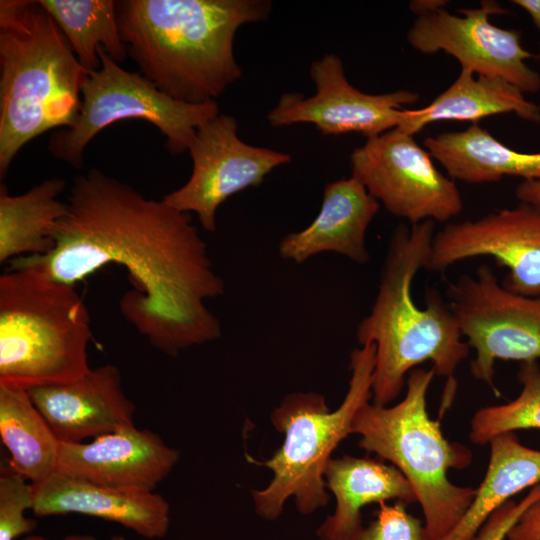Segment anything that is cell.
Wrapping results in <instances>:
<instances>
[{
	"mask_svg": "<svg viewBox=\"0 0 540 540\" xmlns=\"http://www.w3.org/2000/svg\"><path fill=\"white\" fill-rule=\"evenodd\" d=\"M407 505L379 504L376 518L354 540H430L424 521L409 513Z\"/></svg>",
	"mask_w": 540,
	"mask_h": 540,
	"instance_id": "obj_28",
	"label": "cell"
},
{
	"mask_svg": "<svg viewBox=\"0 0 540 540\" xmlns=\"http://www.w3.org/2000/svg\"><path fill=\"white\" fill-rule=\"evenodd\" d=\"M121 37L141 74L171 98L216 101L242 75L234 38L266 20L268 0L117 1Z\"/></svg>",
	"mask_w": 540,
	"mask_h": 540,
	"instance_id": "obj_2",
	"label": "cell"
},
{
	"mask_svg": "<svg viewBox=\"0 0 540 540\" xmlns=\"http://www.w3.org/2000/svg\"><path fill=\"white\" fill-rule=\"evenodd\" d=\"M505 113L540 124V105L528 101L524 93L498 77L478 75L461 68L456 80L429 105L407 109L398 128L415 135L437 121L459 120L477 123L479 120Z\"/></svg>",
	"mask_w": 540,
	"mask_h": 540,
	"instance_id": "obj_20",
	"label": "cell"
},
{
	"mask_svg": "<svg viewBox=\"0 0 540 540\" xmlns=\"http://www.w3.org/2000/svg\"><path fill=\"white\" fill-rule=\"evenodd\" d=\"M310 78L315 93H283L267 115L274 127L308 123L324 135L360 133L367 139L394 129L406 116V105L418 101L409 90L369 94L346 78L342 60L333 53L312 62Z\"/></svg>",
	"mask_w": 540,
	"mask_h": 540,
	"instance_id": "obj_13",
	"label": "cell"
},
{
	"mask_svg": "<svg viewBox=\"0 0 540 540\" xmlns=\"http://www.w3.org/2000/svg\"><path fill=\"white\" fill-rule=\"evenodd\" d=\"M99 69L82 87L80 111L67 128L53 133L51 155L73 168L83 165L84 151L105 127L125 119H143L166 138L171 154L188 151L199 127L220 114L216 101L184 103L161 92L141 73L122 68L101 47Z\"/></svg>",
	"mask_w": 540,
	"mask_h": 540,
	"instance_id": "obj_8",
	"label": "cell"
},
{
	"mask_svg": "<svg viewBox=\"0 0 540 540\" xmlns=\"http://www.w3.org/2000/svg\"><path fill=\"white\" fill-rule=\"evenodd\" d=\"M447 303L468 346L475 351L472 376L495 392V362L540 359V297L506 289L492 268L480 265L448 284Z\"/></svg>",
	"mask_w": 540,
	"mask_h": 540,
	"instance_id": "obj_9",
	"label": "cell"
},
{
	"mask_svg": "<svg viewBox=\"0 0 540 540\" xmlns=\"http://www.w3.org/2000/svg\"><path fill=\"white\" fill-rule=\"evenodd\" d=\"M434 228L433 221L395 228L374 304L357 326L359 345L376 348L372 381L376 405L387 406L395 400L406 385L407 374L430 361L435 374L448 380L444 400L448 406L454 396V374L469 355L470 347L462 340L447 301L430 289L423 308L412 295L413 281L430 255Z\"/></svg>",
	"mask_w": 540,
	"mask_h": 540,
	"instance_id": "obj_3",
	"label": "cell"
},
{
	"mask_svg": "<svg viewBox=\"0 0 540 540\" xmlns=\"http://www.w3.org/2000/svg\"><path fill=\"white\" fill-rule=\"evenodd\" d=\"M445 8L417 16L407 32L409 45L422 54L443 51L474 74L502 78L523 93L540 90V74L526 60L540 56L526 50L521 32L493 25L489 17L507 12L496 1H481L479 8Z\"/></svg>",
	"mask_w": 540,
	"mask_h": 540,
	"instance_id": "obj_12",
	"label": "cell"
},
{
	"mask_svg": "<svg viewBox=\"0 0 540 540\" xmlns=\"http://www.w3.org/2000/svg\"><path fill=\"white\" fill-rule=\"evenodd\" d=\"M435 371L413 369L406 379V393L393 406L370 401L356 413L351 434L358 446L389 461L409 481L422 509L430 540H441L459 523L476 488L450 481V469H465L473 455L466 446L449 441L439 420L427 411V393Z\"/></svg>",
	"mask_w": 540,
	"mask_h": 540,
	"instance_id": "obj_6",
	"label": "cell"
},
{
	"mask_svg": "<svg viewBox=\"0 0 540 540\" xmlns=\"http://www.w3.org/2000/svg\"><path fill=\"white\" fill-rule=\"evenodd\" d=\"M112 540H126V538L121 535H114L112 536Z\"/></svg>",
	"mask_w": 540,
	"mask_h": 540,
	"instance_id": "obj_35",
	"label": "cell"
},
{
	"mask_svg": "<svg viewBox=\"0 0 540 540\" xmlns=\"http://www.w3.org/2000/svg\"><path fill=\"white\" fill-rule=\"evenodd\" d=\"M481 256L508 269L502 282L506 289L540 297V211L520 203L476 220L446 224L433 237L425 269L442 272Z\"/></svg>",
	"mask_w": 540,
	"mask_h": 540,
	"instance_id": "obj_14",
	"label": "cell"
},
{
	"mask_svg": "<svg viewBox=\"0 0 540 540\" xmlns=\"http://www.w3.org/2000/svg\"><path fill=\"white\" fill-rule=\"evenodd\" d=\"M53 18L80 64L90 73L99 69V48L117 63L128 49L118 24L117 1L113 0H38Z\"/></svg>",
	"mask_w": 540,
	"mask_h": 540,
	"instance_id": "obj_25",
	"label": "cell"
},
{
	"mask_svg": "<svg viewBox=\"0 0 540 540\" xmlns=\"http://www.w3.org/2000/svg\"><path fill=\"white\" fill-rule=\"evenodd\" d=\"M376 348L366 344L350 354V380L342 403L333 411L316 392L286 395L270 414L274 428L284 435L280 448L264 461L248 457L272 470L270 483L252 491L256 514L278 519L290 498L298 512L310 515L329 502L324 472L333 451L348 435L359 409L372 398Z\"/></svg>",
	"mask_w": 540,
	"mask_h": 540,
	"instance_id": "obj_7",
	"label": "cell"
},
{
	"mask_svg": "<svg viewBox=\"0 0 540 540\" xmlns=\"http://www.w3.org/2000/svg\"><path fill=\"white\" fill-rule=\"evenodd\" d=\"M88 72L38 0L0 1V178L39 135L75 121Z\"/></svg>",
	"mask_w": 540,
	"mask_h": 540,
	"instance_id": "obj_4",
	"label": "cell"
},
{
	"mask_svg": "<svg viewBox=\"0 0 540 540\" xmlns=\"http://www.w3.org/2000/svg\"><path fill=\"white\" fill-rule=\"evenodd\" d=\"M179 459V451L158 434L134 425L90 442H60L56 471L95 484L153 491Z\"/></svg>",
	"mask_w": 540,
	"mask_h": 540,
	"instance_id": "obj_15",
	"label": "cell"
},
{
	"mask_svg": "<svg viewBox=\"0 0 540 540\" xmlns=\"http://www.w3.org/2000/svg\"><path fill=\"white\" fill-rule=\"evenodd\" d=\"M61 443H81L134 426L135 405L117 366L105 364L78 380L27 389Z\"/></svg>",
	"mask_w": 540,
	"mask_h": 540,
	"instance_id": "obj_16",
	"label": "cell"
},
{
	"mask_svg": "<svg viewBox=\"0 0 540 540\" xmlns=\"http://www.w3.org/2000/svg\"><path fill=\"white\" fill-rule=\"evenodd\" d=\"M379 208L380 203L355 177L330 182L316 218L303 230L285 235L279 254L302 264L322 252H334L365 264L370 259L366 232Z\"/></svg>",
	"mask_w": 540,
	"mask_h": 540,
	"instance_id": "obj_18",
	"label": "cell"
},
{
	"mask_svg": "<svg viewBox=\"0 0 540 540\" xmlns=\"http://www.w3.org/2000/svg\"><path fill=\"white\" fill-rule=\"evenodd\" d=\"M352 176L392 215L411 225L447 222L463 209L457 185L440 172L414 135L396 127L350 155Z\"/></svg>",
	"mask_w": 540,
	"mask_h": 540,
	"instance_id": "obj_10",
	"label": "cell"
},
{
	"mask_svg": "<svg viewBox=\"0 0 540 540\" xmlns=\"http://www.w3.org/2000/svg\"><path fill=\"white\" fill-rule=\"evenodd\" d=\"M519 395L508 403L478 409L470 422L473 444L486 445L503 433L540 429V366L538 361L521 363Z\"/></svg>",
	"mask_w": 540,
	"mask_h": 540,
	"instance_id": "obj_26",
	"label": "cell"
},
{
	"mask_svg": "<svg viewBox=\"0 0 540 540\" xmlns=\"http://www.w3.org/2000/svg\"><path fill=\"white\" fill-rule=\"evenodd\" d=\"M37 517L82 514L118 523L146 539L164 538L170 505L151 490L120 488L79 480L58 471L32 484Z\"/></svg>",
	"mask_w": 540,
	"mask_h": 540,
	"instance_id": "obj_17",
	"label": "cell"
},
{
	"mask_svg": "<svg viewBox=\"0 0 540 540\" xmlns=\"http://www.w3.org/2000/svg\"><path fill=\"white\" fill-rule=\"evenodd\" d=\"M66 182L62 178L42 181L20 195L0 187V263L20 257L43 256L54 247V229L67 212L58 199Z\"/></svg>",
	"mask_w": 540,
	"mask_h": 540,
	"instance_id": "obj_23",
	"label": "cell"
},
{
	"mask_svg": "<svg viewBox=\"0 0 540 540\" xmlns=\"http://www.w3.org/2000/svg\"><path fill=\"white\" fill-rule=\"evenodd\" d=\"M0 437L9 465L31 484L56 472L60 442L27 389L0 383Z\"/></svg>",
	"mask_w": 540,
	"mask_h": 540,
	"instance_id": "obj_24",
	"label": "cell"
},
{
	"mask_svg": "<svg viewBox=\"0 0 540 540\" xmlns=\"http://www.w3.org/2000/svg\"><path fill=\"white\" fill-rule=\"evenodd\" d=\"M188 152L193 162L189 179L162 200L181 212L195 213L208 232L216 230V213L223 202L258 186L291 161L290 154L242 141L235 118L222 113L198 128Z\"/></svg>",
	"mask_w": 540,
	"mask_h": 540,
	"instance_id": "obj_11",
	"label": "cell"
},
{
	"mask_svg": "<svg viewBox=\"0 0 540 540\" xmlns=\"http://www.w3.org/2000/svg\"><path fill=\"white\" fill-rule=\"evenodd\" d=\"M512 3L526 11L540 31V0H513Z\"/></svg>",
	"mask_w": 540,
	"mask_h": 540,
	"instance_id": "obj_33",
	"label": "cell"
},
{
	"mask_svg": "<svg viewBox=\"0 0 540 540\" xmlns=\"http://www.w3.org/2000/svg\"><path fill=\"white\" fill-rule=\"evenodd\" d=\"M506 540H540V496L509 529Z\"/></svg>",
	"mask_w": 540,
	"mask_h": 540,
	"instance_id": "obj_30",
	"label": "cell"
},
{
	"mask_svg": "<svg viewBox=\"0 0 540 540\" xmlns=\"http://www.w3.org/2000/svg\"><path fill=\"white\" fill-rule=\"evenodd\" d=\"M540 496V483L533 486L528 495L518 504L508 501L486 522L474 540H504L526 508Z\"/></svg>",
	"mask_w": 540,
	"mask_h": 540,
	"instance_id": "obj_29",
	"label": "cell"
},
{
	"mask_svg": "<svg viewBox=\"0 0 540 540\" xmlns=\"http://www.w3.org/2000/svg\"><path fill=\"white\" fill-rule=\"evenodd\" d=\"M23 540H46V538L41 535L28 534ZM60 540H96V538L90 534H69Z\"/></svg>",
	"mask_w": 540,
	"mask_h": 540,
	"instance_id": "obj_34",
	"label": "cell"
},
{
	"mask_svg": "<svg viewBox=\"0 0 540 540\" xmlns=\"http://www.w3.org/2000/svg\"><path fill=\"white\" fill-rule=\"evenodd\" d=\"M32 484L11 468L8 461L0 467V540H15L30 534L35 520L25 516L33 507Z\"/></svg>",
	"mask_w": 540,
	"mask_h": 540,
	"instance_id": "obj_27",
	"label": "cell"
},
{
	"mask_svg": "<svg viewBox=\"0 0 540 540\" xmlns=\"http://www.w3.org/2000/svg\"><path fill=\"white\" fill-rule=\"evenodd\" d=\"M424 146L451 179L471 184L497 182L505 176L540 179V152L516 151L478 123L427 137Z\"/></svg>",
	"mask_w": 540,
	"mask_h": 540,
	"instance_id": "obj_21",
	"label": "cell"
},
{
	"mask_svg": "<svg viewBox=\"0 0 540 540\" xmlns=\"http://www.w3.org/2000/svg\"><path fill=\"white\" fill-rule=\"evenodd\" d=\"M324 480L336 506L316 529L318 540H354L364 528L362 509L367 505L416 503L413 488L395 466L369 457H332Z\"/></svg>",
	"mask_w": 540,
	"mask_h": 540,
	"instance_id": "obj_19",
	"label": "cell"
},
{
	"mask_svg": "<svg viewBox=\"0 0 540 540\" xmlns=\"http://www.w3.org/2000/svg\"><path fill=\"white\" fill-rule=\"evenodd\" d=\"M447 3L448 2L444 0H416L412 1L409 7L413 11V13L419 16L444 8Z\"/></svg>",
	"mask_w": 540,
	"mask_h": 540,
	"instance_id": "obj_32",
	"label": "cell"
},
{
	"mask_svg": "<svg viewBox=\"0 0 540 540\" xmlns=\"http://www.w3.org/2000/svg\"><path fill=\"white\" fill-rule=\"evenodd\" d=\"M515 195L520 203L540 211V179L522 180L515 189Z\"/></svg>",
	"mask_w": 540,
	"mask_h": 540,
	"instance_id": "obj_31",
	"label": "cell"
},
{
	"mask_svg": "<svg viewBox=\"0 0 540 540\" xmlns=\"http://www.w3.org/2000/svg\"><path fill=\"white\" fill-rule=\"evenodd\" d=\"M53 237L48 254L11 262L74 286L108 264L123 266L134 286L120 299L123 317L169 356L221 336L205 301L225 284L189 213L90 169L74 179Z\"/></svg>",
	"mask_w": 540,
	"mask_h": 540,
	"instance_id": "obj_1",
	"label": "cell"
},
{
	"mask_svg": "<svg viewBox=\"0 0 540 540\" xmlns=\"http://www.w3.org/2000/svg\"><path fill=\"white\" fill-rule=\"evenodd\" d=\"M489 446L488 466L469 508L441 540H474L512 496L540 483V450L522 444L515 432L496 436Z\"/></svg>",
	"mask_w": 540,
	"mask_h": 540,
	"instance_id": "obj_22",
	"label": "cell"
},
{
	"mask_svg": "<svg viewBox=\"0 0 540 540\" xmlns=\"http://www.w3.org/2000/svg\"><path fill=\"white\" fill-rule=\"evenodd\" d=\"M90 315L74 285L10 263L0 276V383L25 389L69 383L90 371Z\"/></svg>",
	"mask_w": 540,
	"mask_h": 540,
	"instance_id": "obj_5",
	"label": "cell"
}]
</instances>
